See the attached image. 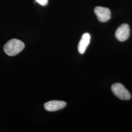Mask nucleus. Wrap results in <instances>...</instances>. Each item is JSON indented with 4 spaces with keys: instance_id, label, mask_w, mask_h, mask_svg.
I'll return each mask as SVG.
<instances>
[{
    "instance_id": "nucleus-1",
    "label": "nucleus",
    "mask_w": 132,
    "mask_h": 132,
    "mask_svg": "<svg viewBox=\"0 0 132 132\" xmlns=\"http://www.w3.org/2000/svg\"><path fill=\"white\" fill-rule=\"evenodd\" d=\"M24 47V44L22 41L16 39L10 40L4 46L5 53L9 56H15L21 52Z\"/></svg>"
},
{
    "instance_id": "nucleus-2",
    "label": "nucleus",
    "mask_w": 132,
    "mask_h": 132,
    "mask_svg": "<svg viewBox=\"0 0 132 132\" xmlns=\"http://www.w3.org/2000/svg\"><path fill=\"white\" fill-rule=\"evenodd\" d=\"M111 89L113 94L121 100H128L131 97L129 92L121 83H114L112 86Z\"/></svg>"
},
{
    "instance_id": "nucleus-3",
    "label": "nucleus",
    "mask_w": 132,
    "mask_h": 132,
    "mask_svg": "<svg viewBox=\"0 0 132 132\" xmlns=\"http://www.w3.org/2000/svg\"><path fill=\"white\" fill-rule=\"evenodd\" d=\"M130 32V30L129 25L126 24H122L117 29L115 36L118 41H125L129 37Z\"/></svg>"
},
{
    "instance_id": "nucleus-4",
    "label": "nucleus",
    "mask_w": 132,
    "mask_h": 132,
    "mask_svg": "<svg viewBox=\"0 0 132 132\" xmlns=\"http://www.w3.org/2000/svg\"><path fill=\"white\" fill-rule=\"evenodd\" d=\"M94 11L98 20L101 22H107L111 18V11L107 7L97 6L94 9Z\"/></svg>"
},
{
    "instance_id": "nucleus-5",
    "label": "nucleus",
    "mask_w": 132,
    "mask_h": 132,
    "mask_svg": "<svg viewBox=\"0 0 132 132\" xmlns=\"http://www.w3.org/2000/svg\"><path fill=\"white\" fill-rule=\"evenodd\" d=\"M66 105V102L63 101L52 100L44 104V108L49 112H54L64 108Z\"/></svg>"
},
{
    "instance_id": "nucleus-6",
    "label": "nucleus",
    "mask_w": 132,
    "mask_h": 132,
    "mask_svg": "<svg viewBox=\"0 0 132 132\" xmlns=\"http://www.w3.org/2000/svg\"><path fill=\"white\" fill-rule=\"evenodd\" d=\"M90 39V34L85 33L83 34L78 45V51L80 54H84L89 45Z\"/></svg>"
},
{
    "instance_id": "nucleus-7",
    "label": "nucleus",
    "mask_w": 132,
    "mask_h": 132,
    "mask_svg": "<svg viewBox=\"0 0 132 132\" xmlns=\"http://www.w3.org/2000/svg\"><path fill=\"white\" fill-rule=\"evenodd\" d=\"M35 1L42 6H45L47 5L48 3V0H35Z\"/></svg>"
}]
</instances>
